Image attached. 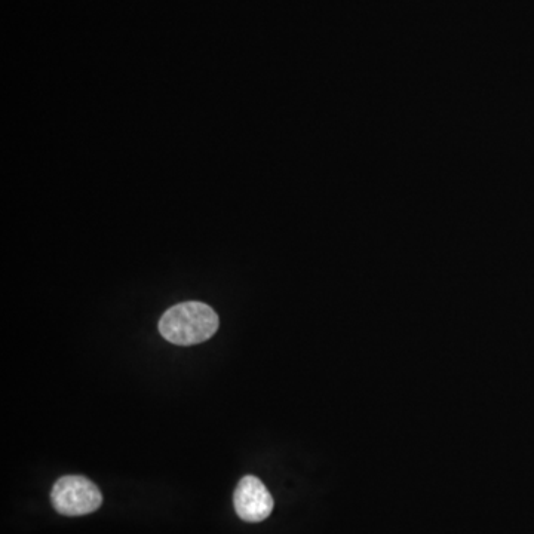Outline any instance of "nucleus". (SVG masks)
<instances>
[{
  "instance_id": "obj_3",
  "label": "nucleus",
  "mask_w": 534,
  "mask_h": 534,
  "mask_svg": "<svg viewBox=\"0 0 534 534\" xmlns=\"http://www.w3.org/2000/svg\"><path fill=\"white\" fill-rule=\"evenodd\" d=\"M235 511L247 523H260L273 511V499L265 484L253 475L242 478L233 496Z\"/></svg>"
},
{
  "instance_id": "obj_2",
  "label": "nucleus",
  "mask_w": 534,
  "mask_h": 534,
  "mask_svg": "<svg viewBox=\"0 0 534 534\" xmlns=\"http://www.w3.org/2000/svg\"><path fill=\"white\" fill-rule=\"evenodd\" d=\"M51 502L58 514L66 517H82L92 514L103 503L101 491L88 478L67 475L54 484Z\"/></svg>"
},
{
  "instance_id": "obj_1",
  "label": "nucleus",
  "mask_w": 534,
  "mask_h": 534,
  "mask_svg": "<svg viewBox=\"0 0 534 534\" xmlns=\"http://www.w3.org/2000/svg\"><path fill=\"white\" fill-rule=\"evenodd\" d=\"M219 325V316L213 308L201 302H186L162 315L159 331L173 345L192 346L211 339Z\"/></svg>"
}]
</instances>
